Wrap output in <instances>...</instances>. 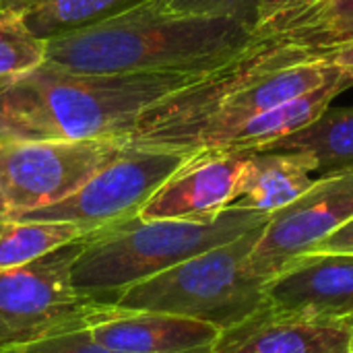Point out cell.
<instances>
[{"label":"cell","mask_w":353,"mask_h":353,"mask_svg":"<svg viewBox=\"0 0 353 353\" xmlns=\"http://www.w3.org/2000/svg\"><path fill=\"white\" fill-rule=\"evenodd\" d=\"M254 41V29L242 21L176 12L161 0H147L108 21L46 39V64L79 74L209 72Z\"/></svg>","instance_id":"obj_1"},{"label":"cell","mask_w":353,"mask_h":353,"mask_svg":"<svg viewBox=\"0 0 353 353\" xmlns=\"http://www.w3.org/2000/svg\"><path fill=\"white\" fill-rule=\"evenodd\" d=\"M209 72L79 74L43 62L0 93V141L128 137L147 110Z\"/></svg>","instance_id":"obj_2"},{"label":"cell","mask_w":353,"mask_h":353,"mask_svg":"<svg viewBox=\"0 0 353 353\" xmlns=\"http://www.w3.org/2000/svg\"><path fill=\"white\" fill-rule=\"evenodd\" d=\"M269 217L228 207L196 219H122L83 238L70 279L81 296L108 302L130 285L267 225Z\"/></svg>","instance_id":"obj_3"},{"label":"cell","mask_w":353,"mask_h":353,"mask_svg":"<svg viewBox=\"0 0 353 353\" xmlns=\"http://www.w3.org/2000/svg\"><path fill=\"white\" fill-rule=\"evenodd\" d=\"M263 228L130 285L108 304L120 310L186 316L225 331L265 306V281L248 267Z\"/></svg>","instance_id":"obj_4"},{"label":"cell","mask_w":353,"mask_h":353,"mask_svg":"<svg viewBox=\"0 0 353 353\" xmlns=\"http://www.w3.org/2000/svg\"><path fill=\"white\" fill-rule=\"evenodd\" d=\"M83 238L0 271V353H19L46 337L87 327L101 308L103 302L81 296L70 279Z\"/></svg>","instance_id":"obj_5"},{"label":"cell","mask_w":353,"mask_h":353,"mask_svg":"<svg viewBox=\"0 0 353 353\" xmlns=\"http://www.w3.org/2000/svg\"><path fill=\"white\" fill-rule=\"evenodd\" d=\"M126 145V137L0 141V215L17 217L60 203L112 163Z\"/></svg>","instance_id":"obj_6"},{"label":"cell","mask_w":353,"mask_h":353,"mask_svg":"<svg viewBox=\"0 0 353 353\" xmlns=\"http://www.w3.org/2000/svg\"><path fill=\"white\" fill-rule=\"evenodd\" d=\"M194 151H180L155 145L130 143L126 149L77 192L60 203L17 215L21 221L72 223L97 230L122 219L137 217L155 190L180 168Z\"/></svg>","instance_id":"obj_7"},{"label":"cell","mask_w":353,"mask_h":353,"mask_svg":"<svg viewBox=\"0 0 353 353\" xmlns=\"http://www.w3.org/2000/svg\"><path fill=\"white\" fill-rule=\"evenodd\" d=\"M353 219V170L321 176L288 207L271 213L248 259L265 283Z\"/></svg>","instance_id":"obj_8"},{"label":"cell","mask_w":353,"mask_h":353,"mask_svg":"<svg viewBox=\"0 0 353 353\" xmlns=\"http://www.w3.org/2000/svg\"><path fill=\"white\" fill-rule=\"evenodd\" d=\"M265 308L281 319L337 323L353 316V254L306 252L265 288Z\"/></svg>","instance_id":"obj_9"},{"label":"cell","mask_w":353,"mask_h":353,"mask_svg":"<svg viewBox=\"0 0 353 353\" xmlns=\"http://www.w3.org/2000/svg\"><path fill=\"white\" fill-rule=\"evenodd\" d=\"M246 151H194L143 205L139 219H196L217 215L236 196Z\"/></svg>","instance_id":"obj_10"},{"label":"cell","mask_w":353,"mask_h":353,"mask_svg":"<svg viewBox=\"0 0 353 353\" xmlns=\"http://www.w3.org/2000/svg\"><path fill=\"white\" fill-rule=\"evenodd\" d=\"M87 329L97 343L114 353H211L221 333L213 325L186 316L120 310L108 302Z\"/></svg>","instance_id":"obj_11"},{"label":"cell","mask_w":353,"mask_h":353,"mask_svg":"<svg viewBox=\"0 0 353 353\" xmlns=\"http://www.w3.org/2000/svg\"><path fill=\"white\" fill-rule=\"evenodd\" d=\"M350 327L271 314L265 306L219 333L211 353H350Z\"/></svg>","instance_id":"obj_12"},{"label":"cell","mask_w":353,"mask_h":353,"mask_svg":"<svg viewBox=\"0 0 353 353\" xmlns=\"http://www.w3.org/2000/svg\"><path fill=\"white\" fill-rule=\"evenodd\" d=\"M316 174L314 161L294 151H250L230 207L275 213L300 199Z\"/></svg>","instance_id":"obj_13"},{"label":"cell","mask_w":353,"mask_h":353,"mask_svg":"<svg viewBox=\"0 0 353 353\" xmlns=\"http://www.w3.org/2000/svg\"><path fill=\"white\" fill-rule=\"evenodd\" d=\"M261 151H294L314 161L319 176L353 170V103L325 110L306 128L283 137Z\"/></svg>","instance_id":"obj_14"},{"label":"cell","mask_w":353,"mask_h":353,"mask_svg":"<svg viewBox=\"0 0 353 353\" xmlns=\"http://www.w3.org/2000/svg\"><path fill=\"white\" fill-rule=\"evenodd\" d=\"M269 39L310 54L353 39V0H321L281 25Z\"/></svg>","instance_id":"obj_15"},{"label":"cell","mask_w":353,"mask_h":353,"mask_svg":"<svg viewBox=\"0 0 353 353\" xmlns=\"http://www.w3.org/2000/svg\"><path fill=\"white\" fill-rule=\"evenodd\" d=\"M147 0H39L21 10L25 25L39 37L52 39L112 17H118Z\"/></svg>","instance_id":"obj_16"},{"label":"cell","mask_w":353,"mask_h":353,"mask_svg":"<svg viewBox=\"0 0 353 353\" xmlns=\"http://www.w3.org/2000/svg\"><path fill=\"white\" fill-rule=\"evenodd\" d=\"M91 230L72 223L21 221L0 215V271L27 265L56 248H62Z\"/></svg>","instance_id":"obj_17"},{"label":"cell","mask_w":353,"mask_h":353,"mask_svg":"<svg viewBox=\"0 0 353 353\" xmlns=\"http://www.w3.org/2000/svg\"><path fill=\"white\" fill-rule=\"evenodd\" d=\"M46 62V41L23 21L21 10H0V93Z\"/></svg>","instance_id":"obj_18"},{"label":"cell","mask_w":353,"mask_h":353,"mask_svg":"<svg viewBox=\"0 0 353 353\" xmlns=\"http://www.w3.org/2000/svg\"><path fill=\"white\" fill-rule=\"evenodd\" d=\"M170 10L203 17H225L256 25V0H161Z\"/></svg>","instance_id":"obj_19"},{"label":"cell","mask_w":353,"mask_h":353,"mask_svg":"<svg viewBox=\"0 0 353 353\" xmlns=\"http://www.w3.org/2000/svg\"><path fill=\"white\" fill-rule=\"evenodd\" d=\"M321 0H256V25L254 37L269 39L281 25L296 14L312 8Z\"/></svg>","instance_id":"obj_20"},{"label":"cell","mask_w":353,"mask_h":353,"mask_svg":"<svg viewBox=\"0 0 353 353\" xmlns=\"http://www.w3.org/2000/svg\"><path fill=\"white\" fill-rule=\"evenodd\" d=\"M19 353H114L93 339L87 327H79L27 345Z\"/></svg>","instance_id":"obj_21"},{"label":"cell","mask_w":353,"mask_h":353,"mask_svg":"<svg viewBox=\"0 0 353 353\" xmlns=\"http://www.w3.org/2000/svg\"><path fill=\"white\" fill-rule=\"evenodd\" d=\"M310 56H312V60H319V62H323L327 66L339 68L341 72H345L353 81V39L341 43V46L329 48V50L314 52Z\"/></svg>","instance_id":"obj_22"},{"label":"cell","mask_w":353,"mask_h":353,"mask_svg":"<svg viewBox=\"0 0 353 353\" xmlns=\"http://www.w3.org/2000/svg\"><path fill=\"white\" fill-rule=\"evenodd\" d=\"M308 252H343V254H353V219L343 225L341 230H337L335 234H331L329 238H325L323 242L314 244Z\"/></svg>","instance_id":"obj_23"},{"label":"cell","mask_w":353,"mask_h":353,"mask_svg":"<svg viewBox=\"0 0 353 353\" xmlns=\"http://www.w3.org/2000/svg\"><path fill=\"white\" fill-rule=\"evenodd\" d=\"M6 8L21 10L23 8V0H0V10H6Z\"/></svg>","instance_id":"obj_24"},{"label":"cell","mask_w":353,"mask_h":353,"mask_svg":"<svg viewBox=\"0 0 353 353\" xmlns=\"http://www.w3.org/2000/svg\"><path fill=\"white\" fill-rule=\"evenodd\" d=\"M345 323H347V327H350V335H352V337H350V353H353V316H350Z\"/></svg>","instance_id":"obj_25"},{"label":"cell","mask_w":353,"mask_h":353,"mask_svg":"<svg viewBox=\"0 0 353 353\" xmlns=\"http://www.w3.org/2000/svg\"><path fill=\"white\" fill-rule=\"evenodd\" d=\"M33 2H39V0H27V4H25V6H29V4H33Z\"/></svg>","instance_id":"obj_26"},{"label":"cell","mask_w":353,"mask_h":353,"mask_svg":"<svg viewBox=\"0 0 353 353\" xmlns=\"http://www.w3.org/2000/svg\"><path fill=\"white\" fill-rule=\"evenodd\" d=\"M25 4H27V0H23V8H25ZM23 8H21V10H23Z\"/></svg>","instance_id":"obj_27"}]
</instances>
